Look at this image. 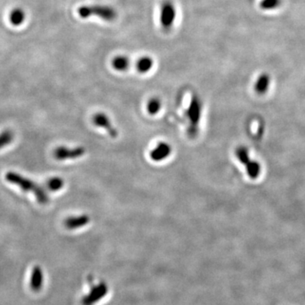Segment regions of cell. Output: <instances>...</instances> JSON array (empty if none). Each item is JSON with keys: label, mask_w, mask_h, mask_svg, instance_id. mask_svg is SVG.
Instances as JSON below:
<instances>
[{"label": "cell", "mask_w": 305, "mask_h": 305, "mask_svg": "<svg viewBox=\"0 0 305 305\" xmlns=\"http://www.w3.org/2000/svg\"><path fill=\"white\" fill-rule=\"evenodd\" d=\"M6 181L15 185L18 186L24 191H29L35 195L37 200L42 204L47 205L49 201V196L43 189L39 187L36 182H33L30 179L24 177L17 172H10L5 175Z\"/></svg>", "instance_id": "6da1fadb"}, {"label": "cell", "mask_w": 305, "mask_h": 305, "mask_svg": "<svg viewBox=\"0 0 305 305\" xmlns=\"http://www.w3.org/2000/svg\"><path fill=\"white\" fill-rule=\"evenodd\" d=\"M203 104L200 97L198 95L191 96L189 108L186 111V116L189 120L188 126V135L191 139L197 137L199 133V125L201 120Z\"/></svg>", "instance_id": "7a4b0ae2"}, {"label": "cell", "mask_w": 305, "mask_h": 305, "mask_svg": "<svg viewBox=\"0 0 305 305\" xmlns=\"http://www.w3.org/2000/svg\"><path fill=\"white\" fill-rule=\"evenodd\" d=\"M78 15L82 19L88 17H99L106 21H112L117 17L116 11L108 5H85L78 9Z\"/></svg>", "instance_id": "3957f363"}, {"label": "cell", "mask_w": 305, "mask_h": 305, "mask_svg": "<svg viewBox=\"0 0 305 305\" xmlns=\"http://www.w3.org/2000/svg\"><path fill=\"white\" fill-rule=\"evenodd\" d=\"M175 5L171 1H165L160 7L159 21L165 30H169L175 22Z\"/></svg>", "instance_id": "277c9868"}, {"label": "cell", "mask_w": 305, "mask_h": 305, "mask_svg": "<svg viewBox=\"0 0 305 305\" xmlns=\"http://www.w3.org/2000/svg\"><path fill=\"white\" fill-rule=\"evenodd\" d=\"M86 153V150L83 147L76 148H67L60 146L56 148L54 151V157L57 160H65V159H75L81 158Z\"/></svg>", "instance_id": "5b68a950"}, {"label": "cell", "mask_w": 305, "mask_h": 305, "mask_svg": "<svg viewBox=\"0 0 305 305\" xmlns=\"http://www.w3.org/2000/svg\"><path fill=\"white\" fill-rule=\"evenodd\" d=\"M93 123L99 128H103L107 132L112 138H116L118 136V131L116 127L113 126L110 117L103 112H98L93 116Z\"/></svg>", "instance_id": "8992f818"}, {"label": "cell", "mask_w": 305, "mask_h": 305, "mask_svg": "<svg viewBox=\"0 0 305 305\" xmlns=\"http://www.w3.org/2000/svg\"><path fill=\"white\" fill-rule=\"evenodd\" d=\"M107 293V286L104 283H101L97 284L90 290L88 295L85 296L82 299V305H93L98 302L104 295Z\"/></svg>", "instance_id": "52a82bcc"}, {"label": "cell", "mask_w": 305, "mask_h": 305, "mask_svg": "<svg viewBox=\"0 0 305 305\" xmlns=\"http://www.w3.org/2000/svg\"><path fill=\"white\" fill-rule=\"evenodd\" d=\"M172 152V148L169 143L160 142L150 152V159L154 162H160L167 159Z\"/></svg>", "instance_id": "ba28073f"}, {"label": "cell", "mask_w": 305, "mask_h": 305, "mask_svg": "<svg viewBox=\"0 0 305 305\" xmlns=\"http://www.w3.org/2000/svg\"><path fill=\"white\" fill-rule=\"evenodd\" d=\"M91 219L88 214H81L76 216H70L65 220L64 224L69 230H76L78 228H84L90 222Z\"/></svg>", "instance_id": "9c48e42d"}, {"label": "cell", "mask_w": 305, "mask_h": 305, "mask_svg": "<svg viewBox=\"0 0 305 305\" xmlns=\"http://www.w3.org/2000/svg\"><path fill=\"white\" fill-rule=\"evenodd\" d=\"M44 276L41 267L38 266L34 267L32 269L31 278H30V286L34 292H39L43 286Z\"/></svg>", "instance_id": "30bf717a"}, {"label": "cell", "mask_w": 305, "mask_h": 305, "mask_svg": "<svg viewBox=\"0 0 305 305\" xmlns=\"http://www.w3.org/2000/svg\"><path fill=\"white\" fill-rule=\"evenodd\" d=\"M270 78L267 74H262L257 79L254 84V90L258 95H262L266 94L269 89Z\"/></svg>", "instance_id": "8fae6325"}, {"label": "cell", "mask_w": 305, "mask_h": 305, "mask_svg": "<svg viewBox=\"0 0 305 305\" xmlns=\"http://www.w3.org/2000/svg\"><path fill=\"white\" fill-rule=\"evenodd\" d=\"M112 66L118 72H126L130 66V60L127 56H116L112 59Z\"/></svg>", "instance_id": "7c38bea8"}, {"label": "cell", "mask_w": 305, "mask_h": 305, "mask_svg": "<svg viewBox=\"0 0 305 305\" xmlns=\"http://www.w3.org/2000/svg\"><path fill=\"white\" fill-rule=\"evenodd\" d=\"M153 65V60L151 57L143 56L136 62V70L140 73H147L150 72Z\"/></svg>", "instance_id": "4fadbf2b"}, {"label": "cell", "mask_w": 305, "mask_h": 305, "mask_svg": "<svg viewBox=\"0 0 305 305\" xmlns=\"http://www.w3.org/2000/svg\"><path fill=\"white\" fill-rule=\"evenodd\" d=\"M246 166V171H247L248 175L249 176V178L257 179L260 175V172H261V167L259 162L254 161L250 159L249 161L245 165Z\"/></svg>", "instance_id": "5bb4252c"}, {"label": "cell", "mask_w": 305, "mask_h": 305, "mask_svg": "<svg viewBox=\"0 0 305 305\" xmlns=\"http://www.w3.org/2000/svg\"><path fill=\"white\" fill-rule=\"evenodd\" d=\"M25 12L21 9H15L11 11L10 15V23L14 26H18L21 25L25 20Z\"/></svg>", "instance_id": "9a60e30c"}, {"label": "cell", "mask_w": 305, "mask_h": 305, "mask_svg": "<svg viewBox=\"0 0 305 305\" xmlns=\"http://www.w3.org/2000/svg\"><path fill=\"white\" fill-rule=\"evenodd\" d=\"M161 101L158 97L150 98L147 104V111L150 115H155L161 110Z\"/></svg>", "instance_id": "2e32d148"}, {"label": "cell", "mask_w": 305, "mask_h": 305, "mask_svg": "<svg viewBox=\"0 0 305 305\" xmlns=\"http://www.w3.org/2000/svg\"><path fill=\"white\" fill-rule=\"evenodd\" d=\"M235 155L237 157V159L239 160V162L244 166H245L250 160L248 150L246 147L240 146L237 148L235 150Z\"/></svg>", "instance_id": "e0dca14e"}, {"label": "cell", "mask_w": 305, "mask_h": 305, "mask_svg": "<svg viewBox=\"0 0 305 305\" xmlns=\"http://www.w3.org/2000/svg\"><path fill=\"white\" fill-rule=\"evenodd\" d=\"M64 185H65L64 180L60 177H58V176L52 177L47 182V188L52 191H59L60 189H63Z\"/></svg>", "instance_id": "ac0fdd59"}, {"label": "cell", "mask_w": 305, "mask_h": 305, "mask_svg": "<svg viewBox=\"0 0 305 305\" xmlns=\"http://www.w3.org/2000/svg\"><path fill=\"white\" fill-rule=\"evenodd\" d=\"M14 139V134L11 131L5 130L0 133V150L4 147L8 146L12 143Z\"/></svg>", "instance_id": "d6986e66"}, {"label": "cell", "mask_w": 305, "mask_h": 305, "mask_svg": "<svg viewBox=\"0 0 305 305\" xmlns=\"http://www.w3.org/2000/svg\"><path fill=\"white\" fill-rule=\"evenodd\" d=\"M281 0H262L260 6L263 10H274L279 6Z\"/></svg>", "instance_id": "ffe728a7"}]
</instances>
